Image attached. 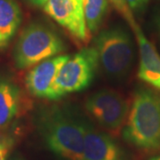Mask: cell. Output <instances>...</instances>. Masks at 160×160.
<instances>
[{
	"label": "cell",
	"mask_w": 160,
	"mask_h": 160,
	"mask_svg": "<svg viewBox=\"0 0 160 160\" xmlns=\"http://www.w3.org/2000/svg\"><path fill=\"white\" fill-rule=\"evenodd\" d=\"M124 140L138 149H160V95L152 89L141 87L135 92L126 123Z\"/></svg>",
	"instance_id": "cell-1"
},
{
	"label": "cell",
	"mask_w": 160,
	"mask_h": 160,
	"mask_svg": "<svg viewBox=\"0 0 160 160\" xmlns=\"http://www.w3.org/2000/svg\"><path fill=\"white\" fill-rule=\"evenodd\" d=\"M40 132L48 149L66 160H82L85 123L58 107L46 109L40 117Z\"/></svg>",
	"instance_id": "cell-2"
},
{
	"label": "cell",
	"mask_w": 160,
	"mask_h": 160,
	"mask_svg": "<svg viewBox=\"0 0 160 160\" xmlns=\"http://www.w3.org/2000/svg\"><path fill=\"white\" fill-rule=\"evenodd\" d=\"M93 44L104 73L112 79L125 78L133 62V44L126 30L119 27L104 29L96 36Z\"/></svg>",
	"instance_id": "cell-3"
},
{
	"label": "cell",
	"mask_w": 160,
	"mask_h": 160,
	"mask_svg": "<svg viewBox=\"0 0 160 160\" xmlns=\"http://www.w3.org/2000/svg\"><path fill=\"white\" fill-rule=\"evenodd\" d=\"M65 50L62 38L53 29L42 23H32L20 36L13 58L18 69H27Z\"/></svg>",
	"instance_id": "cell-4"
},
{
	"label": "cell",
	"mask_w": 160,
	"mask_h": 160,
	"mask_svg": "<svg viewBox=\"0 0 160 160\" xmlns=\"http://www.w3.org/2000/svg\"><path fill=\"white\" fill-rule=\"evenodd\" d=\"M98 66V54L93 46L69 56L53 81L50 100H57L68 93L87 88L95 77Z\"/></svg>",
	"instance_id": "cell-5"
},
{
	"label": "cell",
	"mask_w": 160,
	"mask_h": 160,
	"mask_svg": "<svg viewBox=\"0 0 160 160\" xmlns=\"http://www.w3.org/2000/svg\"><path fill=\"white\" fill-rule=\"evenodd\" d=\"M86 112L99 125L111 132L119 131L126 121L129 104L121 94L102 90L91 94L85 103Z\"/></svg>",
	"instance_id": "cell-6"
},
{
	"label": "cell",
	"mask_w": 160,
	"mask_h": 160,
	"mask_svg": "<svg viewBox=\"0 0 160 160\" xmlns=\"http://www.w3.org/2000/svg\"><path fill=\"white\" fill-rule=\"evenodd\" d=\"M44 10L77 39L83 42L88 41L89 31L85 20L83 1L47 0Z\"/></svg>",
	"instance_id": "cell-7"
},
{
	"label": "cell",
	"mask_w": 160,
	"mask_h": 160,
	"mask_svg": "<svg viewBox=\"0 0 160 160\" xmlns=\"http://www.w3.org/2000/svg\"><path fill=\"white\" fill-rule=\"evenodd\" d=\"M82 160H128V155L109 135L85 124Z\"/></svg>",
	"instance_id": "cell-8"
},
{
	"label": "cell",
	"mask_w": 160,
	"mask_h": 160,
	"mask_svg": "<svg viewBox=\"0 0 160 160\" xmlns=\"http://www.w3.org/2000/svg\"><path fill=\"white\" fill-rule=\"evenodd\" d=\"M69 55H59L39 62L26 77V86L29 92L38 98L51 97L52 86L60 69Z\"/></svg>",
	"instance_id": "cell-9"
},
{
	"label": "cell",
	"mask_w": 160,
	"mask_h": 160,
	"mask_svg": "<svg viewBox=\"0 0 160 160\" xmlns=\"http://www.w3.org/2000/svg\"><path fill=\"white\" fill-rule=\"evenodd\" d=\"M136 36L140 64L138 78L149 86L160 90V55L155 46L149 41L138 24L134 22L130 24Z\"/></svg>",
	"instance_id": "cell-10"
},
{
	"label": "cell",
	"mask_w": 160,
	"mask_h": 160,
	"mask_svg": "<svg viewBox=\"0 0 160 160\" xmlns=\"http://www.w3.org/2000/svg\"><path fill=\"white\" fill-rule=\"evenodd\" d=\"M22 22V11L14 0H0V50L8 46Z\"/></svg>",
	"instance_id": "cell-11"
},
{
	"label": "cell",
	"mask_w": 160,
	"mask_h": 160,
	"mask_svg": "<svg viewBox=\"0 0 160 160\" xmlns=\"http://www.w3.org/2000/svg\"><path fill=\"white\" fill-rule=\"evenodd\" d=\"M20 92L12 83L0 79V128L8 125L19 109Z\"/></svg>",
	"instance_id": "cell-12"
},
{
	"label": "cell",
	"mask_w": 160,
	"mask_h": 160,
	"mask_svg": "<svg viewBox=\"0 0 160 160\" xmlns=\"http://www.w3.org/2000/svg\"><path fill=\"white\" fill-rule=\"evenodd\" d=\"M83 7L88 31L96 33L109 11V0H83Z\"/></svg>",
	"instance_id": "cell-13"
},
{
	"label": "cell",
	"mask_w": 160,
	"mask_h": 160,
	"mask_svg": "<svg viewBox=\"0 0 160 160\" xmlns=\"http://www.w3.org/2000/svg\"><path fill=\"white\" fill-rule=\"evenodd\" d=\"M110 1L114 5L115 7L123 14V16L127 20V22H129V24H131L132 22H134V19H133L131 11H130L128 6L126 5L125 0H110Z\"/></svg>",
	"instance_id": "cell-14"
},
{
	"label": "cell",
	"mask_w": 160,
	"mask_h": 160,
	"mask_svg": "<svg viewBox=\"0 0 160 160\" xmlns=\"http://www.w3.org/2000/svg\"><path fill=\"white\" fill-rule=\"evenodd\" d=\"M12 143L13 141L12 138L0 137V160H7Z\"/></svg>",
	"instance_id": "cell-15"
},
{
	"label": "cell",
	"mask_w": 160,
	"mask_h": 160,
	"mask_svg": "<svg viewBox=\"0 0 160 160\" xmlns=\"http://www.w3.org/2000/svg\"><path fill=\"white\" fill-rule=\"evenodd\" d=\"M125 1L130 10L140 12L144 9L149 0H125Z\"/></svg>",
	"instance_id": "cell-16"
},
{
	"label": "cell",
	"mask_w": 160,
	"mask_h": 160,
	"mask_svg": "<svg viewBox=\"0 0 160 160\" xmlns=\"http://www.w3.org/2000/svg\"><path fill=\"white\" fill-rule=\"evenodd\" d=\"M29 1L36 6H44L47 0H29Z\"/></svg>",
	"instance_id": "cell-17"
},
{
	"label": "cell",
	"mask_w": 160,
	"mask_h": 160,
	"mask_svg": "<svg viewBox=\"0 0 160 160\" xmlns=\"http://www.w3.org/2000/svg\"><path fill=\"white\" fill-rule=\"evenodd\" d=\"M149 160H160V155L158 156H155V157H152L151 158H149Z\"/></svg>",
	"instance_id": "cell-18"
},
{
	"label": "cell",
	"mask_w": 160,
	"mask_h": 160,
	"mask_svg": "<svg viewBox=\"0 0 160 160\" xmlns=\"http://www.w3.org/2000/svg\"><path fill=\"white\" fill-rule=\"evenodd\" d=\"M13 160H22V159H21V158H15V159H13Z\"/></svg>",
	"instance_id": "cell-19"
}]
</instances>
